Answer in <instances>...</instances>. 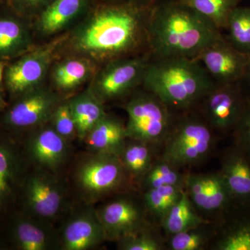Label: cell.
Masks as SVG:
<instances>
[{"label": "cell", "instance_id": "6da1fadb", "mask_svg": "<svg viewBox=\"0 0 250 250\" xmlns=\"http://www.w3.org/2000/svg\"><path fill=\"white\" fill-rule=\"evenodd\" d=\"M156 4L106 0L62 34L57 59L82 57L100 67L149 52V24Z\"/></svg>", "mask_w": 250, "mask_h": 250}, {"label": "cell", "instance_id": "7a4b0ae2", "mask_svg": "<svg viewBox=\"0 0 250 250\" xmlns=\"http://www.w3.org/2000/svg\"><path fill=\"white\" fill-rule=\"evenodd\" d=\"M208 20L179 0H159L149 24L152 59L190 58L223 37Z\"/></svg>", "mask_w": 250, "mask_h": 250}, {"label": "cell", "instance_id": "3957f363", "mask_svg": "<svg viewBox=\"0 0 250 250\" xmlns=\"http://www.w3.org/2000/svg\"><path fill=\"white\" fill-rule=\"evenodd\" d=\"M215 82L195 59H152L142 85L176 113L196 109Z\"/></svg>", "mask_w": 250, "mask_h": 250}, {"label": "cell", "instance_id": "277c9868", "mask_svg": "<svg viewBox=\"0 0 250 250\" xmlns=\"http://www.w3.org/2000/svg\"><path fill=\"white\" fill-rule=\"evenodd\" d=\"M216 136L197 110L181 113L159 156L182 170L200 165L214 151Z\"/></svg>", "mask_w": 250, "mask_h": 250}, {"label": "cell", "instance_id": "5b68a950", "mask_svg": "<svg viewBox=\"0 0 250 250\" xmlns=\"http://www.w3.org/2000/svg\"><path fill=\"white\" fill-rule=\"evenodd\" d=\"M125 105L127 139L148 143L161 152L179 113L142 86L134 90Z\"/></svg>", "mask_w": 250, "mask_h": 250}, {"label": "cell", "instance_id": "8992f818", "mask_svg": "<svg viewBox=\"0 0 250 250\" xmlns=\"http://www.w3.org/2000/svg\"><path fill=\"white\" fill-rule=\"evenodd\" d=\"M152 59L148 52L104 64L90 80V89L104 103L130 95L142 85Z\"/></svg>", "mask_w": 250, "mask_h": 250}, {"label": "cell", "instance_id": "52a82bcc", "mask_svg": "<svg viewBox=\"0 0 250 250\" xmlns=\"http://www.w3.org/2000/svg\"><path fill=\"white\" fill-rule=\"evenodd\" d=\"M62 36L7 62L3 88L13 98L45 84L49 71L57 59V49Z\"/></svg>", "mask_w": 250, "mask_h": 250}, {"label": "cell", "instance_id": "ba28073f", "mask_svg": "<svg viewBox=\"0 0 250 250\" xmlns=\"http://www.w3.org/2000/svg\"><path fill=\"white\" fill-rule=\"evenodd\" d=\"M247 97L241 83H215L195 110L216 134H228L239 121Z\"/></svg>", "mask_w": 250, "mask_h": 250}, {"label": "cell", "instance_id": "9c48e42d", "mask_svg": "<svg viewBox=\"0 0 250 250\" xmlns=\"http://www.w3.org/2000/svg\"><path fill=\"white\" fill-rule=\"evenodd\" d=\"M59 94L46 84L14 98L3 121L10 129H27L50 121L61 103Z\"/></svg>", "mask_w": 250, "mask_h": 250}, {"label": "cell", "instance_id": "30bf717a", "mask_svg": "<svg viewBox=\"0 0 250 250\" xmlns=\"http://www.w3.org/2000/svg\"><path fill=\"white\" fill-rule=\"evenodd\" d=\"M195 59L215 83H241L246 75L248 54L235 48L223 36L206 47Z\"/></svg>", "mask_w": 250, "mask_h": 250}, {"label": "cell", "instance_id": "8fae6325", "mask_svg": "<svg viewBox=\"0 0 250 250\" xmlns=\"http://www.w3.org/2000/svg\"><path fill=\"white\" fill-rule=\"evenodd\" d=\"M98 217L106 238L117 241L151 223L143 202L139 205L128 197H121L108 202L100 210Z\"/></svg>", "mask_w": 250, "mask_h": 250}, {"label": "cell", "instance_id": "7c38bea8", "mask_svg": "<svg viewBox=\"0 0 250 250\" xmlns=\"http://www.w3.org/2000/svg\"><path fill=\"white\" fill-rule=\"evenodd\" d=\"M87 0H52L32 22L36 41L58 37L70 30L87 14Z\"/></svg>", "mask_w": 250, "mask_h": 250}, {"label": "cell", "instance_id": "4fadbf2b", "mask_svg": "<svg viewBox=\"0 0 250 250\" xmlns=\"http://www.w3.org/2000/svg\"><path fill=\"white\" fill-rule=\"evenodd\" d=\"M35 47L32 22L6 3L0 6V61L11 62Z\"/></svg>", "mask_w": 250, "mask_h": 250}, {"label": "cell", "instance_id": "5bb4252c", "mask_svg": "<svg viewBox=\"0 0 250 250\" xmlns=\"http://www.w3.org/2000/svg\"><path fill=\"white\" fill-rule=\"evenodd\" d=\"M126 175L119 156L100 153L82 166L79 179L85 190L100 195L118 190Z\"/></svg>", "mask_w": 250, "mask_h": 250}, {"label": "cell", "instance_id": "9a60e30c", "mask_svg": "<svg viewBox=\"0 0 250 250\" xmlns=\"http://www.w3.org/2000/svg\"><path fill=\"white\" fill-rule=\"evenodd\" d=\"M215 223L208 250H250V206L233 204Z\"/></svg>", "mask_w": 250, "mask_h": 250}, {"label": "cell", "instance_id": "2e32d148", "mask_svg": "<svg viewBox=\"0 0 250 250\" xmlns=\"http://www.w3.org/2000/svg\"><path fill=\"white\" fill-rule=\"evenodd\" d=\"M220 174L229 189L233 205L250 206V159L233 145L224 151Z\"/></svg>", "mask_w": 250, "mask_h": 250}, {"label": "cell", "instance_id": "e0dca14e", "mask_svg": "<svg viewBox=\"0 0 250 250\" xmlns=\"http://www.w3.org/2000/svg\"><path fill=\"white\" fill-rule=\"evenodd\" d=\"M98 67L96 64L82 57H62L54 61L48 77L54 90L72 91L91 80Z\"/></svg>", "mask_w": 250, "mask_h": 250}, {"label": "cell", "instance_id": "ac0fdd59", "mask_svg": "<svg viewBox=\"0 0 250 250\" xmlns=\"http://www.w3.org/2000/svg\"><path fill=\"white\" fill-rule=\"evenodd\" d=\"M106 238L103 225L90 213L72 219L62 231V242L67 250H84L97 246Z\"/></svg>", "mask_w": 250, "mask_h": 250}, {"label": "cell", "instance_id": "d6986e66", "mask_svg": "<svg viewBox=\"0 0 250 250\" xmlns=\"http://www.w3.org/2000/svg\"><path fill=\"white\" fill-rule=\"evenodd\" d=\"M87 143L99 153L120 156L126 144V126L121 121L106 115L86 137Z\"/></svg>", "mask_w": 250, "mask_h": 250}, {"label": "cell", "instance_id": "ffe728a7", "mask_svg": "<svg viewBox=\"0 0 250 250\" xmlns=\"http://www.w3.org/2000/svg\"><path fill=\"white\" fill-rule=\"evenodd\" d=\"M68 103L76 125L77 134L83 139L106 115L103 102L90 87L70 99Z\"/></svg>", "mask_w": 250, "mask_h": 250}, {"label": "cell", "instance_id": "44dd1931", "mask_svg": "<svg viewBox=\"0 0 250 250\" xmlns=\"http://www.w3.org/2000/svg\"><path fill=\"white\" fill-rule=\"evenodd\" d=\"M28 205L36 215L51 218L58 213L62 204V196L58 188L48 179L32 177L27 188Z\"/></svg>", "mask_w": 250, "mask_h": 250}, {"label": "cell", "instance_id": "7402d4cb", "mask_svg": "<svg viewBox=\"0 0 250 250\" xmlns=\"http://www.w3.org/2000/svg\"><path fill=\"white\" fill-rule=\"evenodd\" d=\"M129 140L130 142L126 141L122 150L120 159L126 174L141 184L143 177L157 160L160 152L148 143Z\"/></svg>", "mask_w": 250, "mask_h": 250}, {"label": "cell", "instance_id": "603a6c76", "mask_svg": "<svg viewBox=\"0 0 250 250\" xmlns=\"http://www.w3.org/2000/svg\"><path fill=\"white\" fill-rule=\"evenodd\" d=\"M65 141L52 126L44 128L36 133L31 139V155L43 166L55 167L60 164L66 153Z\"/></svg>", "mask_w": 250, "mask_h": 250}, {"label": "cell", "instance_id": "cb8c5ba5", "mask_svg": "<svg viewBox=\"0 0 250 250\" xmlns=\"http://www.w3.org/2000/svg\"><path fill=\"white\" fill-rule=\"evenodd\" d=\"M208 221L198 213L184 190L178 201L164 217L160 228L165 238H167Z\"/></svg>", "mask_w": 250, "mask_h": 250}, {"label": "cell", "instance_id": "d4e9b609", "mask_svg": "<svg viewBox=\"0 0 250 250\" xmlns=\"http://www.w3.org/2000/svg\"><path fill=\"white\" fill-rule=\"evenodd\" d=\"M184 188L174 186H165L143 192V202L151 223L160 228L164 217L180 197Z\"/></svg>", "mask_w": 250, "mask_h": 250}, {"label": "cell", "instance_id": "484cf974", "mask_svg": "<svg viewBox=\"0 0 250 250\" xmlns=\"http://www.w3.org/2000/svg\"><path fill=\"white\" fill-rule=\"evenodd\" d=\"M216 224L208 221L166 238L169 250H208L215 236Z\"/></svg>", "mask_w": 250, "mask_h": 250}, {"label": "cell", "instance_id": "4316f807", "mask_svg": "<svg viewBox=\"0 0 250 250\" xmlns=\"http://www.w3.org/2000/svg\"><path fill=\"white\" fill-rule=\"evenodd\" d=\"M208 20L220 31L226 29L231 11L241 0H179Z\"/></svg>", "mask_w": 250, "mask_h": 250}, {"label": "cell", "instance_id": "83f0119b", "mask_svg": "<svg viewBox=\"0 0 250 250\" xmlns=\"http://www.w3.org/2000/svg\"><path fill=\"white\" fill-rule=\"evenodd\" d=\"M179 169L159 156L141 182L143 192L149 189L174 186L184 188L187 170Z\"/></svg>", "mask_w": 250, "mask_h": 250}, {"label": "cell", "instance_id": "f1b7e54d", "mask_svg": "<svg viewBox=\"0 0 250 250\" xmlns=\"http://www.w3.org/2000/svg\"><path fill=\"white\" fill-rule=\"evenodd\" d=\"M225 30L229 42L243 53L250 52V7L237 6L228 18Z\"/></svg>", "mask_w": 250, "mask_h": 250}, {"label": "cell", "instance_id": "f546056e", "mask_svg": "<svg viewBox=\"0 0 250 250\" xmlns=\"http://www.w3.org/2000/svg\"><path fill=\"white\" fill-rule=\"evenodd\" d=\"M123 250H164L166 238L161 228L152 223L118 241Z\"/></svg>", "mask_w": 250, "mask_h": 250}, {"label": "cell", "instance_id": "4dcf8cb0", "mask_svg": "<svg viewBox=\"0 0 250 250\" xmlns=\"http://www.w3.org/2000/svg\"><path fill=\"white\" fill-rule=\"evenodd\" d=\"M14 238L18 248L22 250H45L48 248V237L36 224L20 219L14 227Z\"/></svg>", "mask_w": 250, "mask_h": 250}, {"label": "cell", "instance_id": "1f68e13d", "mask_svg": "<svg viewBox=\"0 0 250 250\" xmlns=\"http://www.w3.org/2000/svg\"><path fill=\"white\" fill-rule=\"evenodd\" d=\"M16 172V159L9 147L0 146V203L9 195Z\"/></svg>", "mask_w": 250, "mask_h": 250}, {"label": "cell", "instance_id": "d6a6232c", "mask_svg": "<svg viewBox=\"0 0 250 250\" xmlns=\"http://www.w3.org/2000/svg\"><path fill=\"white\" fill-rule=\"evenodd\" d=\"M50 121L54 130L65 139L72 137L75 134H77L76 125L72 116L68 100L61 102L59 104Z\"/></svg>", "mask_w": 250, "mask_h": 250}, {"label": "cell", "instance_id": "836d02e7", "mask_svg": "<svg viewBox=\"0 0 250 250\" xmlns=\"http://www.w3.org/2000/svg\"><path fill=\"white\" fill-rule=\"evenodd\" d=\"M232 134L233 145L246 153L250 159V96L247 97L243 113Z\"/></svg>", "mask_w": 250, "mask_h": 250}, {"label": "cell", "instance_id": "e575fe53", "mask_svg": "<svg viewBox=\"0 0 250 250\" xmlns=\"http://www.w3.org/2000/svg\"><path fill=\"white\" fill-rule=\"evenodd\" d=\"M52 1V0H6V4L11 9L31 22Z\"/></svg>", "mask_w": 250, "mask_h": 250}, {"label": "cell", "instance_id": "d590c367", "mask_svg": "<svg viewBox=\"0 0 250 250\" xmlns=\"http://www.w3.org/2000/svg\"><path fill=\"white\" fill-rule=\"evenodd\" d=\"M112 1H126V2L137 3L141 4H154L159 0H112Z\"/></svg>", "mask_w": 250, "mask_h": 250}, {"label": "cell", "instance_id": "8d00e7d4", "mask_svg": "<svg viewBox=\"0 0 250 250\" xmlns=\"http://www.w3.org/2000/svg\"><path fill=\"white\" fill-rule=\"evenodd\" d=\"M246 82V84L250 88V52L248 54V62L247 65L246 75L241 82ZM248 96V97H250Z\"/></svg>", "mask_w": 250, "mask_h": 250}, {"label": "cell", "instance_id": "74e56055", "mask_svg": "<svg viewBox=\"0 0 250 250\" xmlns=\"http://www.w3.org/2000/svg\"><path fill=\"white\" fill-rule=\"evenodd\" d=\"M7 62L0 61V89L3 88V80H4V74L5 67Z\"/></svg>", "mask_w": 250, "mask_h": 250}, {"label": "cell", "instance_id": "f35d334b", "mask_svg": "<svg viewBox=\"0 0 250 250\" xmlns=\"http://www.w3.org/2000/svg\"><path fill=\"white\" fill-rule=\"evenodd\" d=\"M5 103L4 100H3L2 96H1V94H0V110L2 109L3 108H4Z\"/></svg>", "mask_w": 250, "mask_h": 250}, {"label": "cell", "instance_id": "ab89813d", "mask_svg": "<svg viewBox=\"0 0 250 250\" xmlns=\"http://www.w3.org/2000/svg\"><path fill=\"white\" fill-rule=\"evenodd\" d=\"M6 0H0V6L6 4Z\"/></svg>", "mask_w": 250, "mask_h": 250}]
</instances>
